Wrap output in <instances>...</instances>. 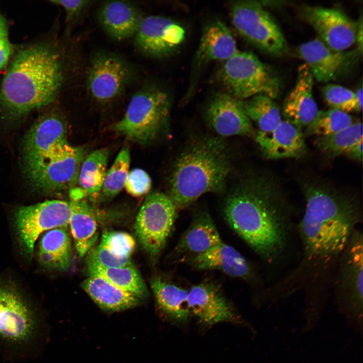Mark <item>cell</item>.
<instances>
[{
	"label": "cell",
	"instance_id": "7bdbcfd3",
	"mask_svg": "<svg viewBox=\"0 0 363 363\" xmlns=\"http://www.w3.org/2000/svg\"><path fill=\"white\" fill-rule=\"evenodd\" d=\"M355 42L357 44V51L359 54L362 52V17L361 16L357 21V28L356 34Z\"/></svg>",
	"mask_w": 363,
	"mask_h": 363
},
{
	"label": "cell",
	"instance_id": "ab89813d",
	"mask_svg": "<svg viewBox=\"0 0 363 363\" xmlns=\"http://www.w3.org/2000/svg\"><path fill=\"white\" fill-rule=\"evenodd\" d=\"M50 2L64 9L67 21L69 23L77 19L91 2L86 0H51Z\"/></svg>",
	"mask_w": 363,
	"mask_h": 363
},
{
	"label": "cell",
	"instance_id": "52a82bcc",
	"mask_svg": "<svg viewBox=\"0 0 363 363\" xmlns=\"http://www.w3.org/2000/svg\"><path fill=\"white\" fill-rule=\"evenodd\" d=\"M363 234L351 235L338 262L331 288L339 310L357 329H362Z\"/></svg>",
	"mask_w": 363,
	"mask_h": 363
},
{
	"label": "cell",
	"instance_id": "d4e9b609",
	"mask_svg": "<svg viewBox=\"0 0 363 363\" xmlns=\"http://www.w3.org/2000/svg\"><path fill=\"white\" fill-rule=\"evenodd\" d=\"M222 241L210 214L203 211L198 214L194 219L179 241L176 250L180 254H190L193 257L207 251Z\"/></svg>",
	"mask_w": 363,
	"mask_h": 363
},
{
	"label": "cell",
	"instance_id": "d6986e66",
	"mask_svg": "<svg viewBox=\"0 0 363 363\" xmlns=\"http://www.w3.org/2000/svg\"><path fill=\"white\" fill-rule=\"evenodd\" d=\"M188 304L191 313L205 326L237 320L221 290L211 283H202L191 287L188 290Z\"/></svg>",
	"mask_w": 363,
	"mask_h": 363
},
{
	"label": "cell",
	"instance_id": "7a4b0ae2",
	"mask_svg": "<svg viewBox=\"0 0 363 363\" xmlns=\"http://www.w3.org/2000/svg\"><path fill=\"white\" fill-rule=\"evenodd\" d=\"M223 213L230 227L265 262H276L286 249L290 206L278 185L265 175L246 177L227 196Z\"/></svg>",
	"mask_w": 363,
	"mask_h": 363
},
{
	"label": "cell",
	"instance_id": "8992f818",
	"mask_svg": "<svg viewBox=\"0 0 363 363\" xmlns=\"http://www.w3.org/2000/svg\"><path fill=\"white\" fill-rule=\"evenodd\" d=\"M171 101L168 95L154 86H145L132 97L124 116L114 126L120 135L144 145L159 137L168 125Z\"/></svg>",
	"mask_w": 363,
	"mask_h": 363
},
{
	"label": "cell",
	"instance_id": "d6a6232c",
	"mask_svg": "<svg viewBox=\"0 0 363 363\" xmlns=\"http://www.w3.org/2000/svg\"><path fill=\"white\" fill-rule=\"evenodd\" d=\"M362 140V125L354 122L348 127L334 134L318 137L315 144L326 156L335 157L345 154L351 147Z\"/></svg>",
	"mask_w": 363,
	"mask_h": 363
},
{
	"label": "cell",
	"instance_id": "7402d4cb",
	"mask_svg": "<svg viewBox=\"0 0 363 363\" xmlns=\"http://www.w3.org/2000/svg\"><path fill=\"white\" fill-rule=\"evenodd\" d=\"M190 262L198 270H218L234 277L252 281L256 279L251 264L236 250L223 241L190 258Z\"/></svg>",
	"mask_w": 363,
	"mask_h": 363
},
{
	"label": "cell",
	"instance_id": "7c38bea8",
	"mask_svg": "<svg viewBox=\"0 0 363 363\" xmlns=\"http://www.w3.org/2000/svg\"><path fill=\"white\" fill-rule=\"evenodd\" d=\"M71 214L70 202L59 200L19 207L15 213V224L26 253L30 256L33 254L35 243L44 231L66 228Z\"/></svg>",
	"mask_w": 363,
	"mask_h": 363
},
{
	"label": "cell",
	"instance_id": "5b68a950",
	"mask_svg": "<svg viewBox=\"0 0 363 363\" xmlns=\"http://www.w3.org/2000/svg\"><path fill=\"white\" fill-rule=\"evenodd\" d=\"M45 319L16 290L0 286V351L13 359L35 355L43 346Z\"/></svg>",
	"mask_w": 363,
	"mask_h": 363
},
{
	"label": "cell",
	"instance_id": "836d02e7",
	"mask_svg": "<svg viewBox=\"0 0 363 363\" xmlns=\"http://www.w3.org/2000/svg\"><path fill=\"white\" fill-rule=\"evenodd\" d=\"M130 153L128 147L119 151L109 169L106 172L102 193L105 198H113L123 190L129 172Z\"/></svg>",
	"mask_w": 363,
	"mask_h": 363
},
{
	"label": "cell",
	"instance_id": "f35d334b",
	"mask_svg": "<svg viewBox=\"0 0 363 363\" xmlns=\"http://www.w3.org/2000/svg\"><path fill=\"white\" fill-rule=\"evenodd\" d=\"M151 185V179L145 170L135 168L129 171L124 188L131 196L139 197L149 193Z\"/></svg>",
	"mask_w": 363,
	"mask_h": 363
},
{
	"label": "cell",
	"instance_id": "1f68e13d",
	"mask_svg": "<svg viewBox=\"0 0 363 363\" xmlns=\"http://www.w3.org/2000/svg\"><path fill=\"white\" fill-rule=\"evenodd\" d=\"M274 99L260 94L241 100L244 111L262 132L274 130L282 121L280 109Z\"/></svg>",
	"mask_w": 363,
	"mask_h": 363
},
{
	"label": "cell",
	"instance_id": "8fae6325",
	"mask_svg": "<svg viewBox=\"0 0 363 363\" xmlns=\"http://www.w3.org/2000/svg\"><path fill=\"white\" fill-rule=\"evenodd\" d=\"M177 209L168 195L154 192L146 197L136 217L135 229L144 250L157 257L173 227Z\"/></svg>",
	"mask_w": 363,
	"mask_h": 363
},
{
	"label": "cell",
	"instance_id": "2e32d148",
	"mask_svg": "<svg viewBox=\"0 0 363 363\" xmlns=\"http://www.w3.org/2000/svg\"><path fill=\"white\" fill-rule=\"evenodd\" d=\"M296 52L305 62L314 79L321 83L339 78L353 65L359 54L357 51H334L318 38L300 45Z\"/></svg>",
	"mask_w": 363,
	"mask_h": 363
},
{
	"label": "cell",
	"instance_id": "60d3db41",
	"mask_svg": "<svg viewBox=\"0 0 363 363\" xmlns=\"http://www.w3.org/2000/svg\"><path fill=\"white\" fill-rule=\"evenodd\" d=\"M11 54V46L8 37L0 38V70L7 65Z\"/></svg>",
	"mask_w": 363,
	"mask_h": 363
},
{
	"label": "cell",
	"instance_id": "484cf974",
	"mask_svg": "<svg viewBox=\"0 0 363 363\" xmlns=\"http://www.w3.org/2000/svg\"><path fill=\"white\" fill-rule=\"evenodd\" d=\"M69 225L79 256L83 257L98 237L97 220L93 208L83 199L70 202Z\"/></svg>",
	"mask_w": 363,
	"mask_h": 363
},
{
	"label": "cell",
	"instance_id": "4dcf8cb0",
	"mask_svg": "<svg viewBox=\"0 0 363 363\" xmlns=\"http://www.w3.org/2000/svg\"><path fill=\"white\" fill-rule=\"evenodd\" d=\"M87 269L89 275L101 277L140 299L145 298L148 295L146 286L133 265L117 268L87 265Z\"/></svg>",
	"mask_w": 363,
	"mask_h": 363
},
{
	"label": "cell",
	"instance_id": "4fadbf2b",
	"mask_svg": "<svg viewBox=\"0 0 363 363\" xmlns=\"http://www.w3.org/2000/svg\"><path fill=\"white\" fill-rule=\"evenodd\" d=\"M131 74L129 65L120 57L109 53H97L91 60L87 90L96 101L109 102L122 93Z\"/></svg>",
	"mask_w": 363,
	"mask_h": 363
},
{
	"label": "cell",
	"instance_id": "ba28073f",
	"mask_svg": "<svg viewBox=\"0 0 363 363\" xmlns=\"http://www.w3.org/2000/svg\"><path fill=\"white\" fill-rule=\"evenodd\" d=\"M85 156L83 148L73 146L67 141L41 158L23 164L24 173L30 185L40 193L70 191L76 186Z\"/></svg>",
	"mask_w": 363,
	"mask_h": 363
},
{
	"label": "cell",
	"instance_id": "6da1fadb",
	"mask_svg": "<svg viewBox=\"0 0 363 363\" xmlns=\"http://www.w3.org/2000/svg\"><path fill=\"white\" fill-rule=\"evenodd\" d=\"M305 195V212L298 225L301 259L269 291L280 300L302 291L306 307L318 309L325 304L339 259L362 214L355 198L323 186H308Z\"/></svg>",
	"mask_w": 363,
	"mask_h": 363
},
{
	"label": "cell",
	"instance_id": "f6af8a7d",
	"mask_svg": "<svg viewBox=\"0 0 363 363\" xmlns=\"http://www.w3.org/2000/svg\"><path fill=\"white\" fill-rule=\"evenodd\" d=\"M355 94L360 108L362 107V89L361 85L356 90Z\"/></svg>",
	"mask_w": 363,
	"mask_h": 363
},
{
	"label": "cell",
	"instance_id": "b9f144b4",
	"mask_svg": "<svg viewBox=\"0 0 363 363\" xmlns=\"http://www.w3.org/2000/svg\"><path fill=\"white\" fill-rule=\"evenodd\" d=\"M345 154L351 159L361 162L362 159V140L351 147Z\"/></svg>",
	"mask_w": 363,
	"mask_h": 363
},
{
	"label": "cell",
	"instance_id": "5bb4252c",
	"mask_svg": "<svg viewBox=\"0 0 363 363\" xmlns=\"http://www.w3.org/2000/svg\"><path fill=\"white\" fill-rule=\"evenodd\" d=\"M300 12L302 19L315 29L318 38L331 49L343 51L355 43L357 21L341 10L304 6Z\"/></svg>",
	"mask_w": 363,
	"mask_h": 363
},
{
	"label": "cell",
	"instance_id": "9a60e30c",
	"mask_svg": "<svg viewBox=\"0 0 363 363\" xmlns=\"http://www.w3.org/2000/svg\"><path fill=\"white\" fill-rule=\"evenodd\" d=\"M186 37L185 28L169 18L151 15L144 17L135 35L137 48L145 55L162 57L175 52Z\"/></svg>",
	"mask_w": 363,
	"mask_h": 363
},
{
	"label": "cell",
	"instance_id": "603a6c76",
	"mask_svg": "<svg viewBox=\"0 0 363 363\" xmlns=\"http://www.w3.org/2000/svg\"><path fill=\"white\" fill-rule=\"evenodd\" d=\"M255 139L264 155L270 159L299 157L306 151L301 129L285 119L270 132L259 131Z\"/></svg>",
	"mask_w": 363,
	"mask_h": 363
},
{
	"label": "cell",
	"instance_id": "74e56055",
	"mask_svg": "<svg viewBox=\"0 0 363 363\" xmlns=\"http://www.w3.org/2000/svg\"><path fill=\"white\" fill-rule=\"evenodd\" d=\"M87 264L104 267L117 268L133 265L131 258L117 257L100 245L87 253Z\"/></svg>",
	"mask_w": 363,
	"mask_h": 363
},
{
	"label": "cell",
	"instance_id": "ee69618b",
	"mask_svg": "<svg viewBox=\"0 0 363 363\" xmlns=\"http://www.w3.org/2000/svg\"><path fill=\"white\" fill-rule=\"evenodd\" d=\"M8 37V31L4 19L0 14V38Z\"/></svg>",
	"mask_w": 363,
	"mask_h": 363
},
{
	"label": "cell",
	"instance_id": "9c48e42d",
	"mask_svg": "<svg viewBox=\"0 0 363 363\" xmlns=\"http://www.w3.org/2000/svg\"><path fill=\"white\" fill-rule=\"evenodd\" d=\"M219 78L226 93L239 100L260 94L274 99L280 93L279 77L251 52L238 51L225 61Z\"/></svg>",
	"mask_w": 363,
	"mask_h": 363
},
{
	"label": "cell",
	"instance_id": "d590c367",
	"mask_svg": "<svg viewBox=\"0 0 363 363\" xmlns=\"http://www.w3.org/2000/svg\"><path fill=\"white\" fill-rule=\"evenodd\" d=\"M324 98L327 104L332 109L348 113L360 111L355 93L339 85L329 84L322 89Z\"/></svg>",
	"mask_w": 363,
	"mask_h": 363
},
{
	"label": "cell",
	"instance_id": "83f0119b",
	"mask_svg": "<svg viewBox=\"0 0 363 363\" xmlns=\"http://www.w3.org/2000/svg\"><path fill=\"white\" fill-rule=\"evenodd\" d=\"M106 149L96 150L85 156L80 166L77 186L69 191L71 200L93 196L101 190L108 158Z\"/></svg>",
	"mask_w": 363,
	"mask_h": 363
},
{
	"label": "cell",
	"instance_id": "ac0fdd59",
	"mask_svg": "<svg viewBox=\"0 0 363 363\" xmlns=\"http://www.w3.org/2000/svg\"><path fill=\"white\" fill-rule=\"evenodd\" d=\"M67 127L58 114L51 113L39 118L26 134L22 146L23 163L45 155L58 145L67 141Z\"/></svg>",
	"mask_w": 363,
	"mask_h": 363
},
{
	"label": "cell",
	"instance_id": "e0dca14e",
	"mask_svg": "<svg viewBox=\"0 0 363 363\" xmlns=\"http://www.w3.org/2000/svg\"><path fill=\"white\" fill-rule=\"evenodd\" d=\"M206 121L220 137L251 136V120L245 113L241 101L226 93L215 95L206 110Z\"/></svg>",
	"mask_w": 363,
	"mask_h": 363
},
{
	"label": "cell",
	"instance_id": "277c9868",
	"mask_svg": "<svg viewBox=\"0 0 363 363\" xmlns=\"http://www.w3.org/2000/svg\"><path fill=\"white\" fill-rule=\"evenodd\" d=\"M231 171L230 154L221 137H196L173 163L168 195L177 209L185 208L205 194L222 192Z\"/></svg>",
	"mask_w": 363,
	"mask_h": 363
},
{
	"label": "cell",
	"instance_id": "8d00e7d4",
	"mask_svg": "<svg viewBox=\"0 0 363 363\" xmlns=\"http://www.w3.org/2000/svg\"><path fill=\"white\" fill-rule=\"evenodd\" d=\"M113 255L121 258H130L136 243L130 234L118 231L103 232L99 244Z\"/></svg>",
	"mask_w": 363,
	"mask_h": 363
},
{
	"label": "cell",
	"instance_id": "44dd1931",
	"mask_svg": "<svg viewBox=\"0 0 363 363\" xmlns=\"http://www.w3.org/2000/svg\"><path fill=\"white\" fill-rule=\"evenodd\" d=\"M143 18L140 10L127 1L105 2L97 12L98 21L105 33L119 41L135 36Z\"/></svg>",
	"mask_w": 363,
	"mask_h": 363
},
{
	"label": "cell",
	"instance_id": "f1b7e54d",
	"mask_svg": "<svg viewBox=\"0 0 363 363\" xmlns=\"http://www.w3.org/2000/svg\"><path fill=\"white\" fill-rule=\"evenodd\" d=\"M38 259L45 267L65 271L71 265V241L67 228H54L42 236L39 246Z\"/></svg>",
	"mask_w": 363,
	"mask_h": 363
},
{
	"label": "cell",
	"instance_id": "4316f807",
	"mask_svg": "<svg viewBox=\"0 0 363 363\" xmlns=\"http://www.w3.org/2000/svg\"><path fill=\"white\" fill-rule=\"evenodd\" d=\"M81 287L93 301L107 312L124 311L139 305L140 299L99 276L89 275Z\"/></svg>",
	"mask_w": 363,
	"mask_h": 363
},
{
	"label": "cell",
	"instance_id": "3957f363",
	"mask_svg": "<svg viewBox=\"0 0 363 363\" xmlns=\"http://www.w3.org/2000/svg\"><path fill=\"white\" fill-rule=\"evenodd\" d=\"M63 80L62 61L55 50L40 45L23 48L3 79L0 105L9 117L24 115L53 102Z\"/></svg>",
	"mask_w": 363,
	"mask_h": 363
},
{
	"label": "cell",
	"instance_id": "f546056e",
	"mask_svg": "<svg viewBox=\"0 0 363 363\" xmlns=\"http://www.w3.org/2000/svg\"><path fill=\"white\" fill-rule=\"evenodd\" d=\"M150 284L157 306L163 313L175 321L188 320L191 314L188 290L159 277L152 279Z\"/></svg>",
	"mask_w": 363,
	"mask_h": 363
},
{
	"label": "cell",
	"instance_id": "ffe728a7",
	"mask_svg": "<svg viewBox=\"0 0 363 363\" xmlns=\"http://www.w3.org/2000/svg\"><path fill=\"white\" fill-rule=\"evenodd\" d=\"M314 81L307 65H301L295 86L284 101L283 115L285 120L300 129L312 123L319 112L313 96Z\"/></svg>",
	"mask_w": 363,
	"mask_h": 363
},
{
	"label": "cell",
	"instance_id": "30bf717a",
	"mask_svg": "<svg viewBox=\"0 0 363 363\" xmlns=\"http://www.w3.org/2000/svg\"><path fill=\"white\" fill-rule=\"evenodd\" d=\"M233 25L246 40L262 51L274 56L286 53V40L273 18L259 2H233L230 6Z\"/></svg>",
	"mask_w": 363,
	"mask_h": 363
},
{
	"label": "cell",
	"instance_id": "cb8c5ba5",
	"mask_svg": "<svg viewBox=\"0 0 363 363\" xmlns=\"http://www.w3.org/2000/svg\"><path fill=\"white\" fill-rule=\"evenodd\" d=\"M238 52L228 27L221 21L211 22L204 28L195 56L197 67L213 60H227Z\"/></svg>",
	"mask_w": 363,
	"mask_h": 363
},
{
	"label": "cell",
	"instance_id": "e575fe53",
	"mask_svg": "<svg viewBox=\"0 0 363 363\" xmlns=\"http://www.w3.org/2000/svg\"><path fill=\"white\" fill-rule=\"evenodd\" d=\"M353 123L352 116L344 111L332 108L319 111L315 119L306 128V133L325 136L342 130Z\"/></svg>",
	"mask_w": 363,
	"mask_h": 363
}]
</instances>
